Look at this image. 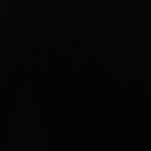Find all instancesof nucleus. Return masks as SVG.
<instances>
[]
</instances>
